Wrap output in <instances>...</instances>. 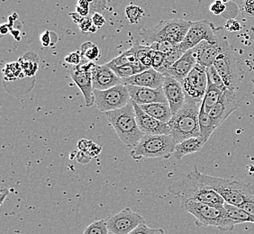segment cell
Segmentation results:
<instances>
[{
	"instance_id": "1",
	"label": "cell",
	"mask_w": 254,
	"mask_h": 234,
	"mask_svg": "<svg viewBox=\"0 0 254 234\" xmlns=\"http://www.w3.org/2000/svg\"><path fill=\"white\" fill-rule=\"evenodd\" d=\"M169 192L181 202L194 201L217 207H224L225 204L221 195L205 184L197 168L171 184Z\"/></svg>"
},
{
	"instance_id": "2",
	"label": "cell",
	"mask_w": 254,
	"mask_h": 234,
	"mask_svg": "<svg viewBox=\"0 0 254 234\" xmlns=\"http://www.w3.org/2000/svg\"><path fill=\"white\" fill-rule=\"evenodd\" d=\"M192 24V21L183 19L162 20L149 29L142 28L139 34L140 38L137 42L146 47L165 41L179 45L185 39Z\"/></svg>"
},
{
	"instance_id": "3",
	"label": "cell",
	"mask_w": 254,
	"mask_h": 234,
	"mask_svg": "<svg viewBox=\"0 0 254 234\" xmlns=\"http://www.w3.org/2000/svg\"><path fill=\"white\" fill-rule=\"evenodd\" d=\"M201 105L186 98V102L179 112L173 115L168 123L171 135L177 144L193 137H200L199 112Z\"/></svg>"
},
{
	"instance_id": "4",
	"label": "cell",
	"mask_w": 254,
	"mask_h": 234,
	"mask_svg": "<svg viewBox=\"0 0 254 234\" xmlns=\"http://www.w3.org/2000/svg\"><path fill=\"white\" fill-rule=\"evenodd\" d=\"M108 122L112 125L119 139L127 147L134 148L142 140L143 133L137 124L135 111L131 102L121 109L106 113Z\"/></svg>"
},
{
	"instance_id": "5",
	"label": "cell",
	"mask_w": 254,
	"mask_h": 234,
	"mask_svg": "<svg viewBox=\"0 0 254 234\" xmlns=\"http://www.w3.org/2000/svg\"><path fill=\"white\" fill-rule=\"evenodd\" d=\"M202 178L221 197L225 204L241 207L248 201L254 200V187L240 181L220 178L202 173Z\"/></svg>"
},
{
	"instance_id": "6",
	"label": "cell",
	"mask_w": 254,
	"mask_h": 234,
	"mask_svg": "<svg viewBox=\"0 0 254 234\" xmlns=\"http://www.w3.org/2000/svg\"><path fill=\"white\" fill-rule=\"evenodd\" d=\"M181 206L182 209L195 217L197 226H213L224 232H231L235 229L236 225L227 216L224 207H217L194 201L181 202Z\"/></svg>"
},
{
	"instance_id": "7",
	"label": "cell",
	"mask_w": 254,
	"mask_h": 234,
	"mask_svg": "<svg viewBox=\"0 0 254 234\" xmlns=\"http://www.w3.org/2000/svg\"><path fill=\"white\" fill-rule=\"evenodd\" d=\"M176 144L171 135H143L130 155L133 160L169 159L173 156Z\"/></svg>"
},
{
	"instance_id": "8",
	"label": "cell",
	"mask_w": 254,
	"mask_h": 234,
	"mask_svg": "<svg viewBox=\"0 0 254 234\" xmlns=\"http://www.w3.org/2000/svg\"><path fill=\"white\" fill-rule=\"evenodd\" d=\"M227 89L236 91L238 84L243 78V70L229 44L222 51L214 63Z\"/></svg>"
},
{
	"instance_id": "9",
	"label": "cell",
	"mask_w": 254,
	"mask_h": 234,
	"mask_svg": "<svg viewBox=\"0 0 254 234\" xmlns=\"http://www.w3.org/2000/svg\"><path fill=\"white\" fill-rule=\"evenodd\" d=\"M95 105L102 112H110L127 107L131 102V97L127 86L118 85L108 90L94 89Z\"/></svg>"
},
{
	"instance_id": "10",
	"label": "cell",
	"mask_w": 254,
	"mask_h": 234,
	"mask_svg": "<svg viewBox=\"0 0 254 234\" xmlns=\"http://www.w3.org/2000/svg\"><path fill=\"white\" fill-rule=\"evenodd\" d=\"M217 30L218 27H216L208 20H201L197 22H193L185 39L181 44H179L180 48L186 54L188 51L194 49L202 42H208L211 44H215L218 42Z\"/></svg>"
},
{
	"instance_id": "11",
	"label": "cell",
	"mask_w": 254,
	"mask_h": 234,
	"mask_svg": "<svg viewBox=\"0 0 254 234\" xmlns=\"http://www.w3.org/2000/svg\"><path fill=\"white\" fill-rule=\"evenodd\" d=\"M207 82L206 68L196 64L190 73L181 82V85L187 98L202 104L207 88Z\"/></svg>"
},
{
	"instance_id": "12",
	"label": "cell",
	"mask_w": 254,
	"mask_h": 234,
	"mask_svg": "<svg viewBox=\"0 0 254 234\" xmlns=\"http://www.w3.org/2000/svg\"><path fill=\"white\" fill-rule=\"evenodd\" d=\"M109 233L114 234H130L139 225L146 224L142 215L133 212L130 207L120 211L107 219Z\"/></svg>"
},
{
	"instance_id": "13",
	"label": "cell",
	"mask_w": 254,
	"mask_h": 234,
	"mask_svg": "<svg viewBox=\"0 0 254 234\" xmlns=\"http://www.w3.org/2000/svg\"><path fill=\"white\" fill-rule=\"evenodd\" d=\"M224 30L225 29H223L222 27H218L217 43L211 44L208 42H202L195 47L196 63L206 68L214 66L215 59L218 57V55L229 44L224 34Z\"/></svg>"
},
{
	"instance_id": "14",
	"label": "cell",
	"mask_w": 254,
	"mask_h": 234,
	"mask_svg": "<svg viewBox=\"0 0 254 234\" xmlns=\"http://www.w3.org/2000/svg\"><path fill=\"white\" fill-rule=\"evenodd\" d=\"M241 102L242 98L239 93L232 91L229 89H226L225 92L223 93V96L219 102L212 108L209 113V117L214 123L215 129L220 126L232 113L238 109Z\"/></svg>"
},
{
	"instance_id": "15",
	"label": "cell",
	"mask_w": 254,
	"mask_h": 234,
	"mask_svg": "<svg viewBox=\"0 0 254 234\" xmlns=\"http://www.w3.org/2000/svg\"><path fill=\"white\" fill-rule=\"evenodd\" d=\"M94 62L85 61L78 66H76L70 72V77L72 78L74 83L78 86L83 94L87 107H91L95 103L94 98V88L91 77V69L93 68Z\"/></svg>"
},
{
	"instance_id": "16",
	"label": "cell",
	"mask_w": 254,
	"mask_h": 234,
	"mask_svg": "<svg viewBox=\"0 0 254 234\" xmlns=\"http://www.w3.org/2000/svg\"><path fill=\"white\" fill-rule=\"evenodd\" d=\"M132 103L135 111L137 124L144 135H171V129L168 123L158 121L142 111L136 103Z\"/></svg>"
},
{
	"instance_id": "17",
	"label": "cell",
	"mask_w": 254,
	"mask_h": 234,
	"mask_svg": "<svg viewBox=\"0 0 254 234\" xmlns=\"http://www.w3.org/2000/svg\"><path fill=\"white\" fill-rule=\"evenodd\" d=\"M162 88L173 116L183 108L186 102V96L182 85L171 76H165Z\"/></svg>"
},
{
	"instance_id": "18",
	"label": "cell",
	"mask_w": 254,
	"mask_h": 234,
	"mask_svg": "<svg viewBox=\"0 0 254 234\" xmlns=\"http://www.w3.org/2000/svg\"><path fill=\"white\" fill-rule=\"evenodd\" d=\"M131 100L138 106L151 105L156 103H167V98L163 88H142L134 86H127Z\"/></svg>"
},
{
	"instance_id": "19",
	"label": "cell",
	"mask_w": 254,
	"mask_h": 234,
	"mask_svg": "<svg viewBox=\"0 0 254 234\" xmlns=\"http://www.w3.org/2000/svg\"><path fill=\"white\" fill-rule=\"evenodd\" d=\"M91 77L93 88L97 90H108L122 84V79L106 65L94 64Z\"/></svg>"
},
{
	"instance_id": "20",
	"label": "cell",
	"mask_w": 254,
	"mask_h": 234,
	"mask_svg": "<svg viewBox=\"0 0 254 234\" xmlns=\"http://www.w3.org/2000/svg\"><path fill=\"white\" fill-rule=\"evenodd\" d=\"M164 79V75L159 73L152 68L147 69L142 73L134 75L131 78H122V84L125 86H134L157 89L162 88Z\"/></svg>"
},
{
	"instance_id": "21",
	"label": "cell",
	"mask_w": 254,
	"mask_h": 234,
	"mask_svg": "<svg viewBox=\"0 0 254 234\" xmlns=\"http://www.w3.org/2000/svg\"><path fill=\"white\" fill-rule=\"evenodd\" d=\"M195 48L188 51L178 61L173 64L164 76H171L179 82H182L196 65Z\"/></svg>"
},
{
	"instance_id": "22",
	"label": "cell",
	"mask_w": 254,
	"mask_h": 234,
	"mask_svg": "<svg viewBox=\"0 0 254 234\" xmlns=\"http://www.w3.org/2000/svg\"><path fill=\"white\" fill-rule=\"evenodd\" d=\"M205 139L203 137H193L183 142L176 144L175 151L173 153V157L177 160H181L183 157L198 152L202 150V148L205 144Z\"/></svg>"
},
{
	"instance_id": "23",
	"label": "cell",
	"mask_w": 254,
	"mask_h": 234,
	"mask_svg": "<svg viewBox=\"0 0 254 234\" xmlns=\"http://www.w3.org/2000/svg\"><path fill=\"white\" fill-rule=\"evenodd\" d=\"M142 111L148 114L149 116L155 118L158 121L164 123H169L172 117L171 107L169 103H156L151 105L139 106Z\"/></svg>"
},
{
	"instance_id": "24",
	"label": "cell",
	"mask_w": 254,
	"mask_h": 234,
	"mask_svg": "<svg viewBox=\"0 0 254 234\" xmlns=\"http://www.w3.org/2000/svg\"><path fill=\"white\" fill-rule=\"evenodd\" d=\"M208 82H207V88L205 91V97L203 99V102L201 105V108L205 110L207 114L210 113L212 108L215 107L217 103L219 102L222 96H223V91L216 88L214 84L211 82L210 79L207 78Z\"/></svg>"
},
{
	"instance_id": "25",
	"label": "cell",
	"mask_w": 254,
	"mask_h": 234,
	"mask_svg": "<svg viewBox=\"0 0 254 234\" xmlns=\"http://www.w3.org/2000/svg\"><path fill=\"white\" fill-rule=\"evenodd\" d=\"M128 64H132V65H142L139 62L136 57V47L133 45L132 48L126 51L125 53L120 54L118 57L113 58L111 61L108 63L105 64L108 66V68H112L121 67L124 65H128Z\"/></svg>"
},
{
	"instance_id": "26",
	"label": "cell",
	"mask_w": 254,
	"mask_h": 234,
	"mask_svg": "<svg viewBox=\"0 0 254 234\" xmlns=\"http://www.w3.org/2000/svg\"><path fill=\"white\" fill-rule=\"evenodd\" d=\"M224 209L226 212V215L232 220L235 225H241L245 223L254 224V217L247 214L245 210L240 208L238 206L225 204Z\"/></svg>"
},
{
	"instance_id": "27",
	"label": "cell",
	"mask_w": 254,
	"mask_h": 234,
	"mask_svg": "<svg viewBox=\"0 0 254 234\" xmlns=\"http://www.w3.org/2000/svg\"><path fill=\"white\" fill-rule=\"evenodd\" d=\"M199 127H200L201 137H203L207 142L212 133L215 131V128L209 117V114L205 112L202 108H200V112H199Z\"/></svg>"
},
{
	"instance_id": "28",
	"label": "cell",
	"mask_w": 254,
	"mask_h": 234,
	"mask_svg": "<svg viewBox=\"0 0 254 234\" xmlns=\"http://www.w3.org/2000/svg\"><path fill=\"white\" fill-rule=\"evenodd\" d=\"M147 69L148 68L143 67L142 65H132V64H128V65H124V66L118 67V68H112L113 71L121 79L131 78L134 75L142 73Z\"/></svg>"
},
{
	"instance_id": "29",
	"label": "cell",
	"mask_w": 254,
	"mask_h": 234,
	"mask_svg": "<svg viewBox=\"0 0 254 234\" xmlns=\"http://www.w3.org/2000/svg\"><path fill=\"white\" fill-rule=\"evenodd\" d=\"M134 45L136 47V57L139 62L148 69L152 68V49L150 47L140 45L138 42H136Z\"/></svg>"
},
{
	"instance_id": "30",
	"label": "cell",
	"mask_w": 254,
	"mask_h": 234,
	"mask_svg": "<svg viewBox=\"0 0 254 234\" xmlns=\"http://www.w3.org/2000/svg\"><path fill=\"white\" fill-rule=\"evenodd\" d=\"M80 54L82 57V60L93 62L94 60L98 59L100 53H99V49L96 44L91 42H87L82 44L81 50H80Z\"/></svg>"
},
{
	"instance_id": "31",
	"label": "cell",
	"mask_w": 254,
	"mask_h": 234,
	"mask_svg": "<svg viewBox=\"0 0 254 234\" xmlns=\"http://www.w3.org/2000/svg\"><path fill=\"white\" fill-rule=\"evenodd\" d=\"M126 15L131 25H137L144 16V10L138 5H128L126 8Z\"/></svg>"
},
{
	"instance_id": "32",
	"label": "cell",
	"mask_w": 254,
	"mask_h": 234,
	"mask_svg": "<svg viewBox=\"0 0 254 234\" xmlns=\"http://www.w3.org/2000/svg\"><path fill=\"white\" fill-rule=\"evenodd\" d=\"M107 219L96 221L85 228L83 234H108Z\"/></svg>"
},
{
	"instance_id": "33",
	"label": "cell",
	"mask_w": 254,
	"mask_h": 234,
	"mask_svg": "<svg viewBox=\"0 0 254 234\" xmlns=\"http://www.w3.org/2000/svg\"><path fill=\"white\" fill-rule=\"evenodd\" d=\"M19 63L22 67L23 73H25L27 77L34 76L38 69V63L31 58H25V56L20 58Z\"/></svg>"
},
{
	"instance_id": "34",
	"label": "cell",
	"mask_w": 254,
	"mask_h": 234,
	"mask_svg": "<svg viewBox=\"0 0 254 234\" xmlns=\"http://www.w3.org/2000/svg\"><path fill=\"white\" fill-rule=\"evenodd\" d=\"M206 72H207V78L210 79L211 82L214 84L216 88H219L221 91L225 92L227 88L221 78L220 75L216 71L215 67L212 66L210 68H206Z\"/></svg>"
},
{
	"instance_id": "35",
	"label": "cell",
	"mask_w": 254,
	"mask_h": 234,
	"mask_svg": "<svg viewBox=\"0 0 254 234\" xmlns=\"http://www.w3.org/2000/svg\"><path fill=\"white\" fill-rule=\"evenodd\" d=\"M22 67L19 62H12V63L6 64L5 69H4V74L5 78L8 80H13L15 78H19L22 76Z\"/></svg>"
},
{
	"instance_id": "36",
	"label": "cell",
	"mask_w": 254,
	"mask_h": 234,
	"mask_svg": "<svg viewBox=\"0 0 254 234\" xmlns=\"http://www.w3.org/2000/svg\"><path fill=\"white\" fill-rule=\"evenodd\" d=\"M240 14L249 19H254V0H244L241 1L239 5Z\"/></svg>"
},
{
	"instance_id": "37",
	"label": "cell",
	"mask_w": 254,
	"mask_h": 234,
	"mask_svg": "<svg viewBox=\"0 0 254 234\" xmlns=\"http://www.w3.org/2000/svg\"><path fill=\"white\" fill-rule=\"evenodd\" d=\"M152 68L155 69L159 73H161L162 68L165 65V54L158 53L152 50Z\"/></svg>"
},
{
	"instance_id": "38",
	"label": "cell",
	"mask_w": 254,
	"mask_h": 234,
	"mask_svg": "<svg viewBox=\"0 0 254 234\" xmlns=\"http://www.w3.org/2000/svg\"><path fill=\"white\" fill-rule=\"evenodd\" d=\"M178 45L176 44H172L171 42H161V43H155V44H152L150 46L151 49L158 52V53H161V54H169L170 52H171L172 50L175 49Z\"/></svg>"
},
{
	"instance_id": "39",
	"label": "cell",
	"mask_w": 254,
	"mask_h": 234,
	"mask_svg": "<svg viewBox=\"0 0 254 234\" xmlns=\"http://www.w3.org/2000/svg\"><path fill=\"white\" fill-rule=\"evenodd\" d=\"M225 3L226 10L225 14L223 15V17L226 20L235 19V17L240 14L239 6L233 1H226Z\"/></svg>"
},
{
	"instance_id": "40",
	"label": "cell",
	"mask_w": 254,
	"mask_h": 234,
	"mask_svg": "<svg viewBox=\"0 0 254 234\" xmlns=\"http://www.w3.org/2000/svg\"><path fill=\"white\" fill-rule=\"evenodd\" d=\"M130 234H166L162 228H150L146 224L139 225L136 229L133 230Z\"/></svg>"
},
{
	"instance_id": "41",
	"label": "cell",
	"mask_w": 254,
	"mask_h": 234,
	"mask_svg": "<svg viewBox=\"0 0 254 234\" xmlns=\"http://www.w3.org/2000/svg\"><path fill=\"white\" fill-rule=\"evenodd\" d=\"M108 5V1H90V5H89V9H90V13L94 15L96 13H99L101 14L104 10L107 8Z\"/></svg>"
},
{
	"instance_id": "42",
	"label": "cell",
	"mask_w": 254,
	"mask_h": 234,
	"mask_svg": "<svg viewBox=\"0 0 254 234\" xmlns=\"http://www.w3.org/2000/svg\"><path fill=\"white\" fill-rule=\"evenodd\" d=\"M209 9L214 15H222L223 16V15L225 14V10H226V5H225V2L217 0L210 5Z\"/></svg>"
},
{
	"instance_id": "43",
	"label": "cell",
	"mask_w": 254,
	"mask_h": 234,
	"mask_svg": "<svg viewBox=\"0 0 254 234\" xmlns=\"http://www.w3.org/2000/svg\"><path fill=\"white\" fill-rule=\"evenodd\" d=\"M64 60L67 63L71 64L76 67L82 62V57H81L80 52H75V53H71L67 55L64 58Z\"/></svg>"
},
{
	"instance_id": "44",
	"label": "cell",
	"mask_w": 254,
	"mask_h": 234,
	"mask_svg": "<svg viewBox=\"0 0 254 234\" xmlns=\"http://www.w3.org/2000/svg\"><path fill=\"white\" fill-rule=\"evenodd\" d=\"M78 27L83 33H90V30L93 27L92 19L89 17H82L78 23Z\"/></svg>"
},
{
	"instance_id": "45",
	"label": "cell",
	"mask_w": 254,
	"mask_h": 234,
	"mask_svg": "<svg viewBox=\"0 0 254 234\" xmlns=\"http://www.w3.org/2000/svg\"><path fill=\"white\" fill-rule=\"evenodd\" d=\"M242 29V25L236 19H230L226 21L225 25V31H228L230 33H236Z\"/></svg>"
},
{
	"instance_id": "46",
	"label": "cell",
	"mask_w": 254,
	"mask_h": 234,
	"mask_svg": "<svg viewBox=\"0 0 254 234\" xmlns=\"http://www.w3.org/2000/svg\"><path fill=\"white\" fill-rule=\"evenodd\" d=\"M93 158L89 154L88 151H78L76 153V160L78 162L81 163V164H87L88 162L92 160Z\"/></svg>"
},
{
	"instance_id": "47",
	"label": "cell",
	"mask_w": 254,
	"mask_h": 234,
	"mask_svg": "<svg viewBox=\"0 0 254 234\" xmlns=\"http://www.w3.org/2000/svg\"><path fill=\"white\" fill-rule=\"evenodd\" d=\"M92 22H93V25L95 27H97L98 29L101 28L104 26V25L106 24V19L105 17L103 16L102 14H99V13H96L92 15Z\"/></svg>"
},
{
	"instance_id": "48",
	"label": "cell",
	"mask_w": 254,
	"mask_h": 234,
	"mask_svg": "<svg viewBox=\"0 0 254 234\" xmlns=\"http://www.w3.org/2000/svg\"><path fill=\"white\" fill-rule=\"evenodd\" d=\"M93 142L87 140V139H81L80 141L78 142V151H88L90 150L91 146L93 145Z\"/></svg>"
},
{
	"instance_id": "49",
	"label": "cell",
	"mask_w": 254,
	"mask_h": 234,
	"mask_svg": "<svg viewBox=\"0 0 254 234\" xmlns=\"http://www.w3.org/2000/svg\"><path fill=\"white\" fill-rule=\"evenodd\" d=\"M240 208L245 210L247 214L254 217V200L248 201L245 204L242 205Z\"/></svg>"
},
{
	"instance_id": "50",
	"label": "cell",
	"mask_w": 254,
	"mask_h": 234,
	"mask_svg": "<svg viewBox=\"0 0 254 234\" xmlns=\"http://www.w3.org/2000/svg\"><path fill=\"white\" fill-rule=\"evenodd\" d=\"M50 35H51L50 31H46L40 37L41 43L44 45V47H48V46H50V44H51V36Z\"/></svg>"
},
{
	"instance_id": "51",
	"label": "cell",
	"mask_w": 254,
	"mask_h": 234,
	"mask_svg": "<svg viewBox=\"0 0 254 234\" xmlns=\"http://www.w3.org/2000/svg\"><path fill=\"white\" fill-rule=\"evenodd\" d=\"M102 151V147L99 146L97 143H93V145L90 148V150L88 151L89 154L91 155L92 158L94 157H97L99 155V153Z\"/></svg>"
},
{
	"instance_id": "52",
	"label": "cell",
	"mask_w": 254,
	"mask_h": 234,
	"mask_svg": "<svg viewBox=\"0 0 254 234\" xmlns=\"http://www.w3.org/2000/svg\"><path fill=\"white\" fill-rule=\"evenodd\" d=\"M76 13H78V15L82 17H88V14L90 13V9L89 8H84V7H80L77 5L76 8Z\"/></svg>"
},
{
	"instance_id": "53",
	"label": "cell",
	"mask_w": 254,
	"mask_h": 234,
	"mask_svg": "<svg viewBox=\"0 0 254 234\" xmlns=\"http://www.w3.org/2000/svg\"><path fill=\"white\" fill-rule=\"evenodd\" d=\"M78 6L80 7H84V8H89L90 5V1L88 0H78Z\"/></svg>"
},
{
	"instance_id": "54",
	"label": "cell",
	"mask_w": 254,
	"mask_h": 234,
	"mask_svg": "<svg viewBox=\"0 0 254 234\" xmlns=\"http://www.w3.org/2000/svg\"><path fill=\"white\" fill-rule=\"evenodd\" d=\"M0 31H1V34H2V35H5V34H7V33L9 32V25H7V24H5V25H2Z\"/></svg>"
},
{
	"instance_id": "55",
	"label": "cell",
	"mask_w": 254,
	"mask_h": 234,
	"mask_svg": "<svg viewBox=\"0 0 254 234\" xmlns=\"http://www.w3.org/2000/svg\"><path fill=\"white\" fill-rule=\"evenodd\" d=\"M1 205L4 203V201H5V198L8 195V190L7 189H5V188H3L2 190H1Z\"/></svg>"
},
{
	"instance_id": "56",
	"label": "cell",
	"mask_w": 254,
	"mask_h": 234,
	"mask_svg": "<svg viewBox=\"0 0 254 234\" xmlns=\"http://www.w3.org/2000/svg\"><path fill=\"white\" fill-rule=\"evenodd\" d=\"M112 234V233H109V234Z\"/></svg>"
}]
</instances>
